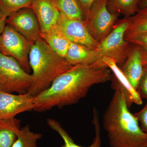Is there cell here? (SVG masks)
<instances>
[{"instance_id":"6da1fadb","label":"cell","mask_w":147,"mask_h":147,"mask_svg":"<svg viewBox=\"0 0 147 147\" xmlns=\"http://www.w3.org/2000/svg\"><path fill=\"white\" fill-rule=\"evenodd\" d=\"M112 72L102 59L76 65L58 76L50 86L34 97L33 111L46 112L77 103L94 85L111 81Z\"/></svg>"},{"instance_id":"7a4b0ae2","label":"cell","mask_w":147,"mask_h":147,"mask_svg":"<svg viewBox=\"0 0 147 147\" xmlns=\"http://www.w3.org/2000/svg\"><path fill=\"white\" fill-rule=\"evenodd\" d=\"M129 108L122 92L115 90L102 118L110 147H147V134Z\"/></svg>"},{"instance_id":"3957f363","label":"cell","mask_w":147,"mask_h":147,"mask_svg":"<svg viewBox=\"0 0 147 147\" xmlns=\"http://www.w3.org/2000/svg\"><path fill=\"white\" fill-rule=\"evenodd\" d=\"M29 61L34 82L27 92L34 97L48 88L58 76L73 66L42 38L32 46Z\"/></svg>"},{"instance_id":"277c9868","label":"cell","mask_w":147,"mask_h":147,"mask_svg":"<svg viewBox=\"0 0 147 147\" xmlns=\"http://www.w3.org/2000/svg\"><path fill=\"white\" fill-rule=\"evenodd\" d=\"M129 21L127 17L119 20L109 34L95 49L98 59L104 57L113 59L119 65H122L133 47V44L125 39Z\"/></svg>"},{"instance_id":"5b68a950","label":"cell","mask_w":147,"mask_h":147,"mask_svg":"<svg viewBox=\"0 0 147 147\" xmlns=\"http://www.w3.org/2000/svg\"><path fill=\"white\" fill-rule=\"evenodd\" d=\"M34 78L13 58L0 53V92L26 93Z\"/></svg>"},{"instance_id":"8992f818","label":"cell","mask_w":147,"mask_h":147,"mask_svg":"<svg viewBox=\"0 0 147 147\" xmlns=\"http://www.w3.org/2000/svg\"><path fill=\"white\" fill-rule=\"evenodd\" d=\"M118 15L108 10L107 0H95L83 21L90 34L99 43L112 30Z\"/></svg>"},{"instance_id":"52a82bcc","label":"cell","mask_w":147,"mask_h":147,"mask_svg":"<svg viewBox=\"0 0 147 147\" xmlns=\"http://www.w3.org/2000/svg\"><path fill=\"white\" fill-rule=\"evenodd\" d=\"M34 42L30 41L7 24L0 36V53L13 58L29 73V56Z\"/></svg>"},{"instance_id":"ba28073f","label":"cell","mask_w":147,"mask_h":147,"mask_svg":"<svg viewBox=\"0 0 147 147\" xmlns=\"http://www.w3.org/2000/svg\"><path fill=\"white\" fill-rule=\"evenodd\" d=\"M34 97L29 93L13 94L0 92V120L14 118L24 112L34 110Z\"/></svg>"},{"instance_id":"9c48e42d","label":"cell","mask_w":147,"mask_h":147,"mask_svg":"<svg viewBox=\"0 0 147 147\" xmlns=\"http://www.w3.org/2000/svg\"><path fill=\"white\" fill-rule=\"evenodd\" d=\"M58 25L70 42L94 50L99 45V42L90 34L82 20L69 18L61 13Z\"/></svg>"},{"instance_id":"30bf717a","label":"cell","mask_w":147,"mask_h":147,"mask_svg":"<svg viewBox=\"0 0 147 147\" xmlns=\"http://www.w3.org/2000/svg\"><path fill=\"white\" fill-rule=\"evenodd\" d=\"M6 23L30 41L35 42L41 38L39 22L32 8L13 13L7 18Z\"/></svg>"},{"instance_id":"8fae6325","label":"cell","mask_w":147,"mask_h":147,"mask_svg":"<svg viewBox=\"0 0 147 147\" xmlns=\"http://www.w3.org/2000/svg\"><path fill=\"white\" fill-rule=\"evenodd\" d=\"M102 60L109 67L112 72V87L115 90H120L125 96L129 108L133 104L141 105L143 104V100L138 92L132 87L131 84L123 73L120 67L116 61L111 58L104 57Z\"/></svg>"},{"instance_id":"7c38bea8","label":"cell","mask_w":147,"mask_h":147,"mask_svg":"<svg viewBox=\"0 0 147 147\" xmlns=\"http://www.w3.org/2000/svg\"><path fill=\"white\" fill-rule=\"evenodd\" d=\"M31 8L39 22L41 33L57 24L61 13L55 0H33Z\"/></svg>"},{"instance_id":"4fadbf2b","label":"cell","mask_w":147,"mask_h":147,"mask_svg":"<svg viewBox=\"0 0 147 147\" xmlns=\"http://www.w3.org/2000/svg\"><path fill=\"white\" fill-rule=\"evenodd\" d=\"M143 49L133 45L126 60L120 67L132 87L137 90L144 72Z\"/></svg>"},{"instance_id":"5bb4252c","label":"cell","mask_w":147,"mask_h":147,"mask_svg":"<svg viewBox=\"0 0 147 147\" xmlns=\"http://www.w3.org/2000/svg\"><path fill=\"white\" fill-rule=\"evenodd\" d=\"M47 125L54 131L57 132L62 138L64 144L61 147H102L100 137V126L99 114L96 108H93L92 123L94 126L95 136L92 143L88 146H79L74 142L67 131L62 127L60 123L54 119L49 118L47 120Z\"/></svg>"},{"instance_id":"9a60e30c","label":"cell","mask_w":147,"mask_h":147,"mask_svg":"<svg viewBox=\"0 0 147 147\" xmlns=\"http://www.w3.org/2000/svg\"><path fill=\"white\" fill-rule=\"evenodd\" d=\"M65 59L73 66L90 64L99 60L95 50L71 42Z\"/></svg>"},{"instance_id":"2e32d148","label":"cell","mask_w":147,"mask_h":147,"mask_svg":"<svg viewBox=\"0 0 147 147\" xmlns=\"http://www.w3.org/2000/svg\"><path fill=\"white\" fill-rule=\"evenodd\" d=\"M40 37L57 54L65 58L70 42L62 31L58 24L47 32L40 33Z\"/></svg>"},{"instance_id":"e0dca14e","label":"cell","mask_w":147,"mask_h":147,"mask_svg":"<svg viewBox=\"0 0 147 147\" xmlns=\"http://www.w3.org/2000/svg\"><path fill=\"white\" fill-rule=\"evenodd\" d=\"M20 120L14 118L0 120V147H11L20 127Z\"/></svg>"},{"instance_id":"ac0fdd59","label":"cell","mask_w":147,"mask_h":147,"mask_svg":"<svg viewBox=\"0 0 147 147\" xmlns=\"http://www.w3.org/2000/svg\"><path fill=\"white\" fill-rule=\"evenodd\" d=\"M140 0H107V7L111 13L125 17L134 15L139 9Z\"/></svg>"},{"instance_id":"d6986e66","label":"cell","mask_w":147,"mask_h":147,"mask_svg":"<svg viewBox=\"0 0 147 147\" xmlns=\"http://www.w3.org/2000/svg\"><path fill=\"white\" fill-rule=\"evenodd\" d=\"M42 136L40 133L32 131L27 125L18 130L17 139L11 147H37L38 141Z\"/></svg>"},{"instance_id":"ffe728a7","label":"cell","mask_w":147,"mask_h":147,"mask_svg":"<svg viewBox=\"0 0 147 147\" xmlns=\"http://www.w3.org/2000/svg\"><path fill=\"white\" fill-rule=\"evenodd\" d=\"M61 13L69 18L84 21L85 13L77 0H55Z\"/></svg>"},{"instance_id":"44dd1931","label":"cell","mask_w":147,"mask_h":147,"mask_svg":"<svg viewBox=\"0 0 147 147\" xmlns=\"http://www.w3.org/2000/svg\"><path fill=\"white\" fill-rule=\"evenodd\" d=\"M127 18L129 25L125 34L147 32V6L139 9L134 15Z\"/></svg>"},{"instance_id":"7402d4cb","label":"cell","mask_w":147,"mask_h":147,"mask_svg":"<svg viewBox=\"0 0 147 147\" xmlns=\"http://www.w3.org/2000/svg\"><path fill=\"white\" fill-rule=\"evenodd\" d=\"M33 0H0V11L7 18L23 9L31 8Z\"/></svg>"},{"instance_id":"603a6c76","label":"cell","mask_w":147,"mask_h":147,"mask_svg":"<svg viewBox=\"0 0 147 147\" xmlns=\"http://www.w3.org/2000/svg\"><path fill=\"white\" fill-rule=\"evenodd\" d=\"M125 39L133 45L141 47L147 52V32L125 35Z\"/></svg>"},{"instance_id":"cb8c5ba5","label":"cell","mask_w":147,"mask_h":147,"mask_svg":"<svg viewBox=\"0 0 147 147\" xmlns=\"http://www.w3.org/2000/svg\"><path fill=\"white\" fill-rule=\"evenodd\" d=\"M137 91L142 99L147 100V65H144V72Z\"/></svg>"},{"instance_id":"d4e9b609","label":"cell","mask_w":147,"mask_h":147,"mask_svg":"<svg viewBox=\"0 0 147 147\" xmlns=\"http://www.w3.org/2000/svg\"><path fill=\"white\" fill-rule=\"evenodd\" d=\"M134 115L139 121L141 129L147 134V101L144 108Z\"/></svg>"},{"instance_id":"484cf974","label":"cell","mask_w":147,"mask_h":147,"mask_svg":"<svg viewBox=\"0 0 147 147\" xmlns=\"http://www.w3.org/2000/svg\"><path fill=\"white\" fill-rule=\"evenodd\" d=\"M95 0H77L85 14L88 11Z\"/></svg>"},{"instance_id":"4316f807","label":"cell","mask_w":147,"mask_h":147,"mask_svg":"<svg viewBox=\"0 0 147 147\" xmlns=\"http://www.w3.org/2000/svg\"><path fill=\"white\" fill-rule=\"evenodd\" d=\"M6 18H4L0 11V36L6 26Z\"/></svg>"},{"instance_id":"83f0119b","label":"cell","mask_w":147,"mask_h":147,"mask_svg":"<svg viewBox=\"0 0 147 147\" xmlns=\"http://www.w3.org/2000/svg\"><path fill=\"white\" fill-rule=\"evenodd\" d=\"M143 63L144 65H147V52L143 50Z\"/></svg>"},{"instance_id":"f1b7e54d","label":"cell","mask_w":147,"mask_h":147,"mask_svg":"<svg viewBox=\"0 0 147 147\" xmlns=\"http://www.w3.org/2000/svg\"><path fill=\"white\" fill-rule=\"evenodd\" d=\"M147 6V0H140L139 9L143 8Z\"/></svg>"}]
</instances>
